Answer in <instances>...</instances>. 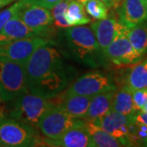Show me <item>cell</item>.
Returning a JSON list of instances; mask_svg holds the SVG:
<instances>
[{"label": "cell", "instance_id": "13", "mask_svg": "<svg viewBox=\"0 0 147 147\" xmlns=\"http://www.w3.org/2000/svg\"><path fill=\"white\" fill-rule=\"evenodd\" d=\"M43 146L55 147H92L93 144L85 123L84 125L69 129L57 139L52 140L43 137Z\"/></svg>", "mask_w": 147, "mask_h": 147}, {"label": "cell", "instance_id": "12", "mask_svg": "<svg viewBox=\"0 0 147 147\" xmlns=\"http://www.w3.org/2000/svg\"><path fill=\"white\" fill-rule=\"evenodd\" d=\"M119 7V21L127 29L147 21V0H123Z\"/></svg>", "mask_w": 147, "mask_h": 147}, {"label": "cell", "instance_id": "16", "mask_svg": "<svg viewBox=\"0 0 147 147\" xmlns=\"http://www.w3.org/2000/svg\"><path fill=\"white\" fill-rule=\"evenodd\" d=\"M91 96L82 95H66L64 93L61 100L55 102L62 110L74 118L83 119L86 118L89 107Z\"/></svg>", "mask_w": 147, "mask_h": 147}, {"label": "cell", "instance_id": "29", "mask_svg": "<svg viewBox=\"0 0 147 147\" xmlns=\"http://www.w3.org/2000/svg\"><path fill=\"white\" fill-rule=\"evenodd\" d=\"M79 1H80L82 3H84L87 0H79ZM99 1H101L102 3H104L105 5L107 6V7L110 9L113 7H118L121 4L123 0H99Z\"/></svg>", "mask_w": 147, "mask_h": 147}, {"label": "cell", "instance_id": "4", "mask_svg": "<svg viewBox=\"0 0 147 147\" xmlns=\"http://www.w3.org/2000/svg\"><path fill=\"white\" fill-rule=\"evenodd\" d=\"M9 103L7 115L34 127L37 129L42 115L55 105L53 99H47L30 92L19 96Z\"/></svg>", "mask_w": 147, "mask_h": 147}, {"label": "cell", "instance_id": "26", "mask_svg": "<svg viewBox=\"0 0 147 147\" xmlns=\"http://www.w3.org/2000/svg\"><path fill=\"white\" fill-rule=\"evenodd\" d=\"M21 4V2L17 1L16 3H14L12 5L8 7L7 8L0 11V30L3 28L6 23L9 21L11 17H13L17 14L18 11L20 9Z\"/></svg>", "mask_w": 147, "mask_h": 147}, {"label": "cell", "instance_id": "23", "mask_svg": "<svg viewBox=\"0 0 147 147\" xmlns=\"http://www.w3.org/2000/svg\"><path fill=\"white\" fill-rule=\"evenodd\" d=\"M83 4L87 14L96 21L105 19L109 16V8L101 1L87 0Z\"/></svg>", "mask_w": 147, "mask_h": 147}, {"label": "cell", "instance_id": "18", "mask_svg": "<svg viewBox=\"0 0 147 147\" xmlns=\"http://www.w3.org/2000/svg\"><path fill=\"white\" fill-rule=\"evenodd\" d=\"M86 127L89 132L94 147L127 146L121 139L110 135L100 127L90 121H86Z\"/></svg>", "mask_w": 147, "mask_h": 147}, {"label": "cell", "instance_id": "32", "mask_svg": "<svg viewBox=\"0 0 147 147\" xmlns=\"http://www.w3.org/2000/svg\"><path fill=\"white\" fill-rule=\"evenodd\" d=\"M142 144H143V146H147V138L146 139H145V140L143 141Z\"/></svg>", "mask_w": 147, "mask_h": 147}, {"label": "cell", "instance_id": "25", "mask_svg": "<svg viewBox=\"0 0 147 147\" xmlns=\"http://www.w3.org/2000/svg\"><path fill=\"white\" fill-rule=\"evenodd\" d=\"M132 103L135 111L142 110L147 101V88L132 91Z\"/></svg>", "mask_w": 147, "mask_h": 147}, {"label": "cell", "instance_id": "2", "mask_svg": "<svg viewBox=\"0 0 147 147\" xmlns=\"http://www.w3.org/2000/svg\"><path fill=\"white\" fill-rule=\"evenodd\" d=\"M61 45L65 57L89 68L106 67L108 60L99 46L91 27L69 26L61 29Z\"/></svg>", "mask_w": 147, "mask_h": 147}, {"label": "cell", "instance_id": "28", "mask_svg": "<svg viewBox=\"0 0 147 147\" xmlns=\"http://www.w3.org/2000/svg\"><path fill=\"white\" fill-rule=\"evenodd\" d=\"M133 120L147 127V113L139 110L133 115Z\"/></svg>", "mask_w": 147, "mask_h": 147}, {"label": "cell", "instance_id": "33", "mask_svg": "<svg viewBox=\"0 0 147 147\" xmlns=\"http://www.w3.org/2000/svg\"><path fill=\"white\" fill-rule=\"evenodd\" d=\"M2 101V98H1V96H0V102Z\"/></svg>", "mask_w": 147, "mask_h": 147}, {"label": "cell", "instance_id": "19", "mask_svg": "<svg viewBox=\"0 0 147 147\" xmlns=\"http://www.w3.org/2000/svg\"><path fill=\"white\" fill-rule=\"evenodd\" d=\"M131 93L132 91L127 85L115 91L112 100L111 110L126 115H134L137 111L133 108Z\"/></svg>", "mask_w": 147, "mask_h": 147}, {"label": "cell", "instance_id": "15", "mask_svg": "<svg viewBox=\"0 0 147 147\" xmlns=\"http://www.w3.org/2000/svg\"><path fill=\"white\" fill-rule=\"evenodd\" d=\"M37 36L21 21L17 14L11 17L0 30V45L15 40Z\"/></svg>", "mask_w": 147, "mask_h": 147}, {"label": "cell", "instance_id": "9", "mask_svg": "<svg viewBox=\"0 0 147 147\" xmlns=\"http://www.w3.org/2000/svg\"><path fill=\"white\" fill-rule=\"evenodd\" d=\"M56 42L39 36L26 38L0 45V59L25 65L38 47Z\"/></svg>", "mask_w": 147, "mask_h": 147}, {"label": "cell", "instance_id": "21", "mask_svg": "<svg viewBox=\"0 0 147 147\" xmlns=\"http://www.w3.org/2000/svg\"><path fill=\"white\" fill-rule=\"evenodd\" d=\"M127 36L139 54L147 53V21L127 30Z\"/></svg>", "mask_w": 147, "mask_h": 147}, {"label": "cell", "instance_id": "11", "mask_svg": "<svg viewBox=\"0 0 147 147\" xmlns=\"http://www.w3.org/2000/svg\"><path fill=\"white\" fill-rule=\"evenodd\" d=\"M132 118L133 115H126L110 110L100 119L90 122L100 127L110 135L121 139L127 146H131L129 142V132Z\"/></svg>", "mask_w": 147, "mask_h": 147}, {"label": "cell", "instance_id": "5", "mask_svg": "<svg viewBox=\"0 0 147 147\" xmlns=\"http://www.w3.org/2000/svg\"><path fill=\"white\" fill-rule=\"evenodd\" d=\"M29 92L25 65L0 59V96L9 103Z\"/></svg>", "mask_w": 147, "mask_h": 147}, {"label": "cell", "instance_id": "30", "mask_svg": "<svg viewBox=\"0 0 147 147\" xmlns=\"http://www.w3.org/2000/svg\"><path fill=\"white\" fill-rule=\"evenodd\" d=\"M16 0H0V9L6 6H8L13 3Z\"/></svg>", "mask_w": 147, "mask_h": 147}, {"label": "cell", "instance_id": "7", "mask_svg": "<svg viewBox=\"0 0 147 147\" xmlns=\"http://www.w3.org/2000/svg\"><path fill=\"white\" fill-rule=\"evenodd\" d=\"M21 3L17 12L19 18L35 35L54 41L52 36L56 32V27L53 24L51 11L41 6L21 2Z\"/></svg>", "mask_w": 147, "mask_h": 147}, {"label": "cell", "instance_id": "17", "mask_svg": "<svg viewBox=\"0 0 147 147\" xmlns=\"http://www.w3.org/2000/svg\"><path fill=\"white\" fill-rule=\"evenodd\" d=\"M116 90L102 92L91 96L86 121H92L105 115L111 110L112 100Z\"/></svg>", "mask_w": 147, "mask_h": 147}, {"label": "cell", "instance_id": "31", "mask_svg": "<svg viewBox=\"0 0 147 147\" xmlns=\"http://www.w3.org/2000/svg\"><path fill=\"white\" fill-rule=\"evenodd\" d=\"M142 111H144V112H146V113H147V101L146 103L145 104V105L143 106V108L142 109Z\"/></svg>", "mask_w": 147, "mask_h": 147}, {"label": "cell", "instance_id": "20", "mask_svg": "<svg viewBox=\"0 0 147 147\" xmlns=\"http://www.w3.org/2000/svg\"><path fill=\"white\" fill-rule=\"evenodd\" d=\"M65 18L69 26H84L91 22V18L88 16L84 4L79 0H69Z\"/></svg>", "mask_w": 147, "mask_h": 147}, {"label": "cell", "instance_id": "14", "mask_svg": "<svg viewBox=\"0 0 147 147\" xmlns=\"http://www.w3.org/2000/svg\"><path fill=\"white\" fill-rule=\"evenodd\" d=\"M91 29L104 53L106 47L120 32L127 30L123 26L115 16L110 15L105 19L98 20L91 24Z\"/></svg>", "mask_w": 147, "mask_h": 147}, {"label": "cell", "instance_id": "24", "mask_svg": "<svg viewBox=\"0 0 147 147\" xmlns=\"http://www.w3.org/2000/svg\"><path fill=\"white\" fill-rule=\"evenodd\" d=\"M69 0H63L60 3H57L51 9V13L53 18V24L56 28L60 30L69 27L67 21L65 18V12L66 7L68 6Z\"/></svg>", "mask_w": 147, "mask_h": 147}, {"label": "cell", "instance_id": "6", "mask_svg": "<svg viewBox=\"0 0 147 147\" xmlns=\"http://www.w3.org/2000/svg\"><path fill=\"white\" fill-rule=\"evenodd\" d=\"M85 119L74 118L59 107L56 103L42 115L38 124V130L46 138L57 139L69 129L84 125Z\"/></svg>", "mask_w": 147, "mask_h": 147}, {"label": "cell", "instance_id": "10", "mask_svg": "<svg viewBox=\"0 0 147 147\" xmlns=\"http://www.w3.org/2000/svg\"><path fill=\"white\" fill-rule=\"evenodd\" d=\"M126 32L127 30L120 32L104 50L107 60L118 65H134L143 57L132 47Z\"/></svg>", "mask_w": 147, "mask_h": 147}, {"label": "cell", "instance_id": "3", "mask_svg": "<svg viewBox=\"0 0 147 147\" xmlns=\"http://www.w3.org/2000/svg\"><path fill=\"white\" fill-rule=\"evenodd\" d=\"M43 146V138L34 127L0 113V147Z\"/></svg>", "mask_w": 147, "mask_h": 147}, {"label": "cell", "instance_id": "1", "mask_svg": "<svg viewBox=\"0 0 147 147\" xmlns=\"http://www.w3.org/2000/svg\"><path fill=\"white\" fill-rule=\"evenodd\" d=\"M25 70L29 92L47 99L58 96L78 73L51 43L37 48L25 64Z\"/></svg>", "mask_w": 147, "mask_h": 147}, {"label": "cell", "instance_id": "22", "mask_svg": "<svg viewBox=\"0 0 147 147\" xmlns=\"http://www.w3.org/2000/svg\"><path fill=\"white\" fill-rule=\"evenodd\" d=\"M127 86L131 91L147 88V59L140 61L131 69L127 78Z\"/></svg>", "mask_w": 147, "mask_h": 147}, {"label": "cell", "instance_id": "8", "mask_svg": "<svg viewBox=\"0 0 147 147\" xmlns=\"http://www.w3.org/2000/svg\"><path fill=\"white\" fill-rule=\"evenodd\" d=\"M111 90H117V87L110 76L100 71H92L74 80L65 92V94L92 96Z\"/></svg>", "mask_w": 147, "mask_h": 147}, {"label": "cell", "instance_id": "27", "mask_svg": "<svg viewBox=\"0 0 147 147\" xmlns=\"http://www.w3.org/2000/svg\"><path fill=\"white\" fill-rule=\"evenodd\" d=\"M19 1L23 3H30V4L41 6L51 10L57 3L63 0H19Z\"/></svg>", "mask_w": 147, "mask_h": 147}]
</instances>
